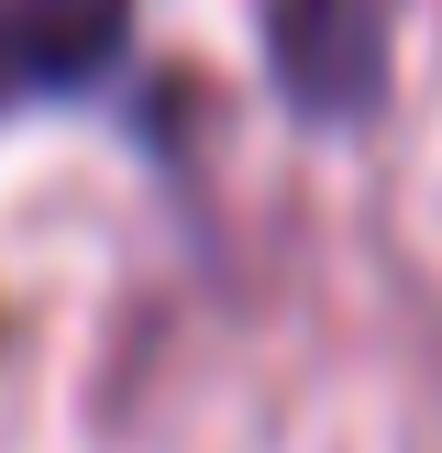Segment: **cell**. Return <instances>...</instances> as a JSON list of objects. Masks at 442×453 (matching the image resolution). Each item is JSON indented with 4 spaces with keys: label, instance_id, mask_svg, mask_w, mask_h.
<instances>
[{
    "label": "cell",
    "instance_id": "1",
    "mask_svg": "<svg viewBox=\"0 0 442 453\" xmlns=\"http://www.w3.org/2000/svg\"><path fill=\"white\" fill-rule=\"evenodd\" d=\"M255 34H265V78L299 122L343 133L387 100L398 0H255Z\"/></svg>",
    "mask_w": 442,
    "mask_h": 453
},
{
    "label": "cell",
    "instance_id": "2",
    "mask_svg": "<svg viewBox=\"0 0 442 453\" xmlns=\"http://www.w3.org/2000/svg\"><path fill=\"white\" fill-rule=\"evenodd\" d=\"M144 0H0V122L122 78Z\"/></svg>",
    "mask_w": 442,
    "mask_h": 453
}]
</instances>
